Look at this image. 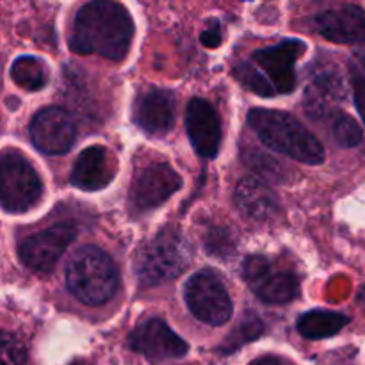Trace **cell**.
Returning <instances> with one entry per match:
<instances>
[{"mask_svg": "<svg viewBox=\"0 0 365 365\" xmlns=\"http://www.w3.org/2000/svg\"><path fill=\"white\" fill-rule=\"evenodd\" d=\"M134 39V21L121 4L109 0L88 2L77 11L71 24L70 50L81 56L121 61Z\"/></svg>", "mask_w": 365, "mask_h": 365, "instance_id": "6da1fadb", "label": "cell"}, {"mask_svg": "<svg viewBox=\"0 0 365 365\" xmlns=\"http://www.w3.org/2000/svg\"><path fill=\"white\" fill-rule=\"evenodd\" d=\"M248 123L260 141L273 152L310 166L324 163L323 145L292 114L257 107L250 109Z\"/></svg>", "mask_w": 365, "mask_h": 365, "instance_id": "7a4b0ae2", "label": "cell"}, {"mask_svg": "<svg viewBox=\"0 0 365 365\" xmlns=\"http://www.w3.org/2000/svg\"><path fill=\"white\" fill-rule=\"evenodd\" d=\"M66 285L81 303L100 307L116 294L120 271L103 250L82 246L68 262Z\"/></svg>", "mask_w": 365, "mask_h": 365, "instance_id": "3957f363", "label": "cell"}, {"mask_svg": "<svg viewBox=\"0 0 365 365\" xmlns=\"http://www.w3.org/2000/svg\"><path fill=\"white\" fill-rule=\"evenodd\" d=\"M191 262V246L175 227H166L138 252L134 269L145 287L166 284L180 277Z\"/></svg>", "mask_w": 365, "mask_h": 365, "instance_id": "277c9868", "label": "cell"}, {"mask_svg": "<svg viewBox=\"0 0 365 365\" xmlns=\"http://www.w3.org/2000/svg\"><path fill=\"white\" fill-rule=\"evenodd\" d=\"M2 175V209L21 214L32 209L43 195V182L38 171L16 150H4L0 159Z\"/></svg>", "mask_w": 365, "mask_h": 365, "instance_id": "5b68a950", "label": "cell"}, {"mask_svg": "<svg viewBox=\"0 0 365 365\" xmlns=\"http://www.w3.org/2000/svg\"><path fill=\"white\" fill-rule=\"evenodd\" d=\"M185 303L192 316L210 327L228 323L234 312V303L227 287L214 271L203 269L192 274L185 284Z\"/></svg>", "mask_w": 365, "mask_h": 365, "instance_id": "8992f818", "label": "cell"}, {"mask_svg": "<svg viewBox=\"0 0 365 365\" xmlns=\"http://www.w3.org/2000/svg\"><path fill=\"white\" fill-rule=\"evenodd\" d=\"M242 278L253 292L271 305L291 303L299 292V282L292 271L277 267L262 255H252L242 264Z\"/></svg>", "mask_w": 365, "mask_h": 365, "instance_id": "52a82bcc", "label": "cell"}, {"mask_svg": "<svg viewBox=\"0 0 365 365\" xmlns=\"http://www.w3.org/2000/svg\"><path fill=\"white\" fill-rule=\"evenodd\" d=\"M182 187V177L166 163L143 168L132 180L130 207L134 212H148L163 205Z\"/></svg>", "mask_w": 365, "mask_h": 365, "instance_id": "ba28073f", "label": "cell"}, {"mask_svg": "<svg viewBox=\"0 0 365 365\" xmlns=\"http://www.w3.org/2000/svg\"><path fill=\"white\" fill-rule=\"evenodd\" d=\"M77 237V230L70 223H57L46 230L31 235L18 246L20 260L31 269L48 273L56 267L71 242Z\"/></svg>", "mask_w": 365, "mask_h": 365, "instance_id": "9c48e42d", "label": "cell"}, {"mask_svg": "<svg viewBox=\"0 0 365 365\" xmlns=\"http://www.w3.org/2000/svg\"><path fill=\"white\" fill-rule=\"evenodd\" d=\"M307 52V45L299 39H284L278 45L257 50L252 56V63L271 82L274 91L292 93L298 84L296 63Z\"/></svg>", "mask_w": 365, "mask_h": 365, "instance_id": "30bf717a", "label": "cell"}, {"mask_svg": "<svg viewBox=\"0 0 365 365\" xmlns=\"http://www.w3.org/2000/svg\"><path fill=\"white\" fill-rule=\"evenodd\" d=\"M128 348L153 364L182 359L189 351L187 342L157 317L138 324L132 330V334L128 335Z\"/></svg>", "mask_w": 365, "mask_h": 365, "instance_id": "8fae6325", "label": "cell"}, {"mask_svg": "<svg viewBox=\"0 0 365 365\" xmlns=\"http://www.w3.org/2000/svg\"><path fill=\"white\" fill-rule=\"evenodd\" d=\"M31 141L39 152L61 155L73 146L77 130L70 114L59 107H46L36 113L29 125Z\"/></svg>", "mask_w": 365, "mask_h": 365, "instance_id": "7c38bea8", "label": "cell"}, {"mask_svg": "<svg viewBox=\"0 0 365 365\" xmlns=\"http://www.w3.org/2000/svg\"><path fill=\"white\" fill-rule=\"evenodd\" d=\"M185 128L192 148L203 159H214L220 152L221 120L212 106L203 98H192L185 113Z\"/></svg>", "mask_w": 365, "mask_h": 365, "instance_id": "4fadbf2b", "label": "cell"}, {"mask_svg": "<svg viewBox=\"0 0 365 365\" xmlns=\"http://www.w3.org/2000/svg\"><path fill=\"white\" fill-rule=\"evenodd\" d=\"M175 96L168 89H148L134 103V121L145 134L160 138L173 128Z\"/></svg>", "mask_w": 365, "mask_h": 365, "instance_id": "5bb4252c", "label": "cell"}, {"mask_svg": "<svg viewBox=\"0 0 365 365\" xmlns=\"http://www.w3.org/2000/svg\"><path fill=\"white\" fill-rule=\"evenodd\" d=\"M312 25L317 34L337 45H353L365 39V13L353 4L323 11L314 18Z\"/></svg>", "mask_w": 365, "mask_h": 365, "instance_id": "9a60e30c", "label": "cell"}, {"mask_svg": "<svg viewBox=\"0 0 365 365\" xmlns=\"http://www.w3.org/2000/svg\"><path fill=\"white\" fill-rule=\"evenodd\" d=\"M116 157L106 146H89L78 153L71 168L70 182L81 191H98L116 177Z\"/></svg>", "mask_w": 365, "mask_h": 365, "instance_id": "2e32d148", "label": "cell"}, {"mask_svg": "<svg viewBox=\"0 0 365 365\" xmlns=\"http://www.w3.org/2000/svg\"><path fill=\"white\" fill-rule=\"evenodd\" d=\"M235 205L253 221H267L277 214L278 195L264 180L255 177L245 178L235 187Z\"/></svg>", "mask_w": 365, "mask_h": 365, "instance_id": "e0dca14e", "label": "cell"}, {"mask_svg": "<svg viewBox=\"0 0 365 365\" xmlns=\"http://www.w3.org/2000/svg\"><path fill=\"white\" fill-rule=\"evenodd\" d=\"M316 77L310 81L309 88H307V110H309L310 118L324 116L330 113L331 107L341 98H344V88H342V81L339 77L337 71L334 70H317Z\"/></svg>", "mask_w": 365, "mask_h": 365, "instance_id": "ac0fdd59", "label": "cell"}, {"mask_svg": "<svg viewBox=\"0 0 365 365\" xmlns=\"http://www.w3.org/2000/svg\"><path fill=\"white\" fill-rule=\"evenodd\" d=\"M348 323L349 317L344 314L331 312V310H310L296 321V328H298L299 335H303L305 339L321 341V339L337 335Z\"/></svg>", "mask_w": 365, "mask_h": 365, "instance_id": "d6986e66", "label": "cell"}, {"mask_svg": "<svg viewBox=\"0 0 365 365\" xmlns=\"http://www.w3.org/2000/svg\"><path fill=\"white\" fill-rule=\"evenodd\" d=\"M11 78L25 91H39L48 82V70L38 57L21 56L11 64Z\"/></svg>", "mask_w": 365, "mask_h": 365, "instance_id": "ffe728a7", "label": "cell"}, {"mask_svg": "<svg viewBox=\"0 0 365 365\" xmlns=\"http://www.w3.org/2000/svg\"><path fill=\"white\" fill-rule=\"evenodd\" d=\"M264 334V323L255 312H246L245 317L237 323V327L225 337L223 344L220 346V351L223 355H230V353L237 351L241 346L250 344V342L257 341L260 335Z\"/></svg>", "mask_w": 365, "mask_h": 365, "instance_id": "44dd1931", "label": "cell"}, {"mask_svg": "<svg viewBox=\"0 0 365 365\" xmlns=\"http://www.w3.org/2000/svg\"><path fill=\"white\" fill-rule=\"evenodd\" d=\"M234 77L237 78L248 91L255 93V95L266 96V98L277 95V91H274V88L271 86V82L264 77L262 71H260L252 61L239 63L237 66L234 68Z\"/></svg>", "mask_w": 365, "mask_h": 365, "instance_id": "7402d4cb", "label": "cell"}, {"mask_svg": "<svg viewBox=\"0 0 365 365\" xmlns=\"http://www.w3.org/2000/svg\"><path fill=\"white\" fill-rule=\"evenodd\" d=\"M331 138L342 148H355L362 143L364 132L349 114L335 113L331 120Z\"/></svg>", "mask_w": 365, "mask_h": 365, "instance_id": "603a6c76", "label": "cell"}, {"mask_svg": "<svg viewBox=\"0 0 365 365\" xmlns=\"http://www.w3.org/2000/svg\"><path fill=\"white\" fill-rule=\"evenodd\" d=\"M237 242H235L234 234L227 227H214L210 228L205 237V250L216 259H230L235 253Z\"/></svg>", "mask_w": 365, "mask_h": 365, "instance_id": "cb8c5ba5", "label": "cell"}, {"mask_svg": "<svg viewBox=\"0 0 365 365\" xmlns=\"http://www.w3.org/2000/svg\"><path fill=\"white\" fill-rule=\"evenodd\" d=\"M0 349H2V365H27V349L9 331L2 334Z\"/></svg>", "mask_w": 365, "mask_h": 365, "instance_id": "d4e9b609", "label": "cell"}, {"mask_svg": "<svg viewBox=\"0 0 365 365\" xmlns=\"http://www.w3.org/2000/svg\"><path fill=\"white\" fill-rule=\"evenodd\" d=\"M351 86L353 95H355V106L365 125V78L356 70H351Z\"/></svg>", "mask_w": 365, "mask_h": 365, "instance_id": "484cf974", "label": "cell"}, {"mask_svg": "<svg viewBox=\"0 0 365 365\" xmlns=\"http://www.w3.org/2000/svg\"><path fill=\"white\" fill-rule=\"evenodd\" d=\"M200 41H202L207 48H216V46H220L221 41H223V32H221L220 24L214 21L210 27L203 29L202 34H200Z\"/></svg>", "mask_w": 365, "mask_h": 365, "instance_id": "4316f807", "label": "cell"}, {"mask_svg": "<svg viewBox=\"0 0 365 365\" xmlns=\"http://www.w3.org/2000/svg\"><path fill=\"white\" fill-rule=\"evenodd\" d=\"M252 365H284V362L277 359V356H262V359L255 360Z\"/></svg>", "mask_w": 365, "mask_h": 365, "instance_id": "83f0119b", "label": "cell"}, {"mask_svg": "<svg viewBox=\"0 0 365 365\" xmlns=\"http://www.w3.org/2000/svg\"><path fill=\"white\" fill-rule=\"evenodd\" d=\"M356 56H359L360 63H362V66L365 68V39L360 43V48H359V52H356Z\"/></svg>", "mask_w": 365, "mask_h": 365, "instance_id": "f1b7e54d", "label": "cell"}, {"mask_svg": "<svg viewBox=\"0 0 365 365\" xmlns=\"http://www.w3.org/2000/svg\"><path fill=\"white\" fill-rule=\"evenodd\" d=\"M73 365H78V364H73Z\"/></svg>", "mask_w": 365, "mask_h": 365, "instance_id": "f546056e", "label": "cell"}]
</instances>
